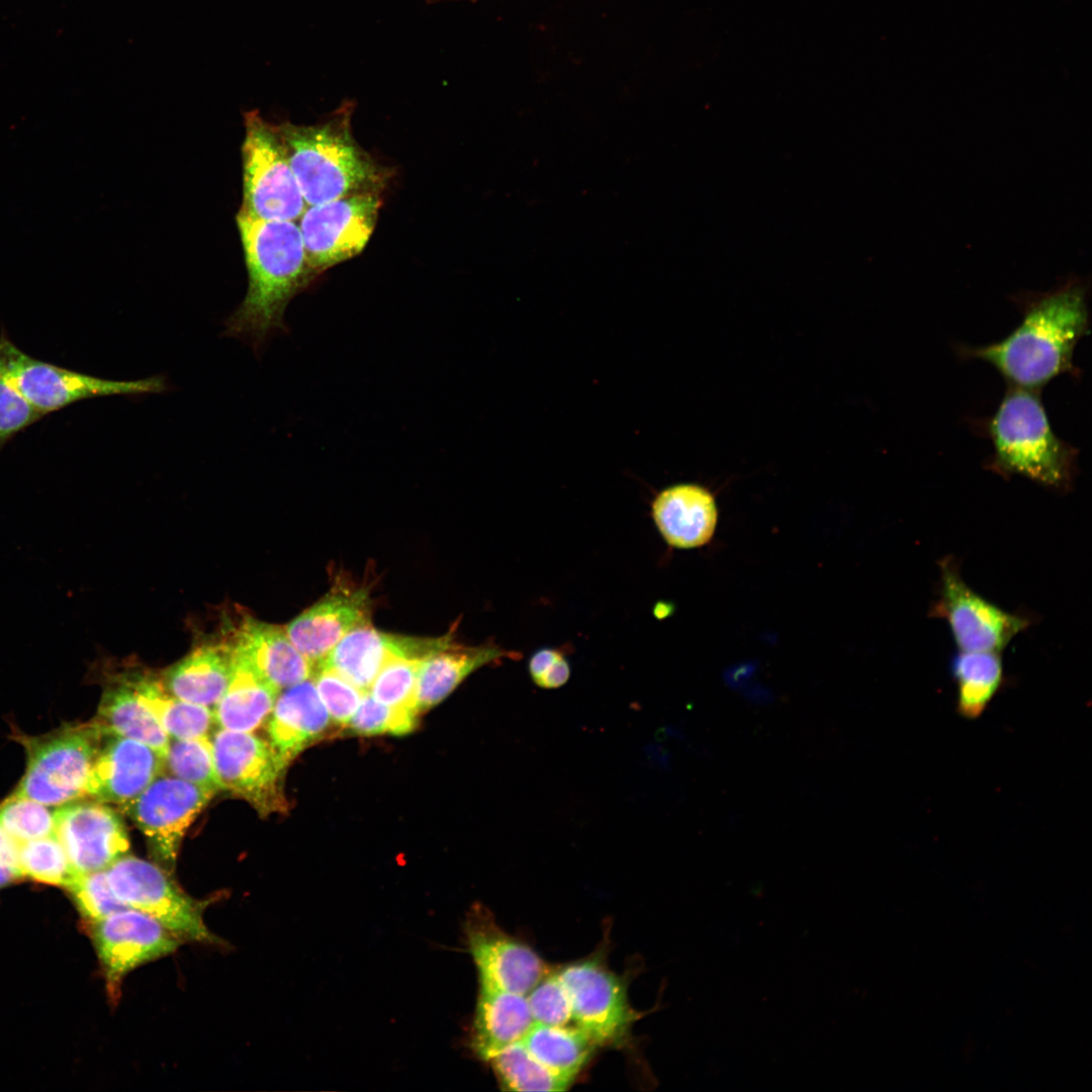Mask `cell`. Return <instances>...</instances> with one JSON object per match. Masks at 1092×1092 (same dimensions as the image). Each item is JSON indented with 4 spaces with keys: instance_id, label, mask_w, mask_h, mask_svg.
Wrapping results in <instances>:
<instances>
[{
    "instance_id": "19",
    "label": "cell",
    "mask_w": 1092,
    "mask_h": 1092,
    "mask_svg": "<svg viewBox=\"0 0 1092 1092\" xmlns=\"http://www.w3.org/2000/svg\"><path fill=\"white\" fill-rule=\"evenodd\" d=\"M107 739L91 768L86 796L122 808L163 772L164 759L141 741L126 737Z\"/></svg>"
},
{
    "instance_id": "13",
    "label": "cell",
    "mask_w": 1092,
    "mask_h": 1092,
    "mask_svg": "<svg viewBox=\"0 0 1092 1092\" xmlns=\"http://www.w3.org/2000/svg\"><path fill=\"white\" fill-rule=\"evenodd\" d=\"M214 795L162 772L122 809L146 836L156 859L170 872L187 829Z\"/></svg>"
},
{
    "instance_id": "40",
    "label": "cell",
    "mask_w": 1092,
    "mask_h": 1092,
    "mask_svg": "<svg viewBox=\"0 0 1092 1092\" xmlns=\"http://www.w3.org/2000/svg\"><path fill=\"white\" fill-rule=\"evenodd\" d=\"M42 417L13 383L0 360V450Z\"/></svg>"
},
{
    "instance_id": "2",
    "label": "cell",
    "mask_w": 1092,
    "mask_h": 1092,
    "mask_svg": "<svg viewBox=\"0 0 1092 1092\" xmlns=\"http://www.w3.org/2000/svg\"><path fill=\"white\" fill-rule=\"evenodd\" d=\"M238 229L248 270V289L225 322V334L259 349L283 329L289 301L307 283L308 268L298 223L240 213Z\"/></svg>"
},
{
    "instance_id": "11",
    "label": "cell",
    "mask_w": 1092,
    "mask_h": 1092,
    "mask_svg": "<svg viewBox=\"0 0 1092 1092\" xmlns=\"http://www.w3.org/2000/svg\"><path fill=\"white\" fill-rule=\"evenodd\" d=\"M380 205L378 195L366 191L306 206L298 228L311 273L360 254L374 231Z\"/></svg>"
},
{
    "instance_id": "10",
    "label": "cell",
    "mask_w": 1092,
    "mask_h": 1092,
    "mask_svg": "<svg viewBox=\"0 0 1092 1092\" xmlns=\"http://www.w3.org/2000/svg\"><path fill=\"white\" fill-rule=\"evenodd\" d=\"M570 998L572 1020L600 1045H620L640 1013L629 1003L627 984L598 956L556 971Z\"/></svg>"
},
{
    "instance_id": "41",
    "label": "cell",
    "mask_w": 1092,
    "mask_h": 1092,
    "mask_svg": "<svg viewBox=\"0 0 1092 1092\" xmlns=\"http://www.w3.org/2000/svg\"><path fill=\"white\" fill-rule=\"evenodd\" d=\"M528 669L533 682L541 689H557L570 676V665L565 653L558 648H542L530 658Z\"/></svg>"
},
{
    "instance_id": "8",
    "label": "cell",
    "mask_w": 1092,
    "mask_h": 1092,
    "mask_svg": "<svg viewBox=\"0 0 1092 1092\" xmlns=\"http://www.w3.org/2000/svg\"><path fill=\"white\" fill-rule=\"evenodd\" d=\"M105 875L125 907L152 916L180 939L218 941L204 923L203 903L181 890L164 868L124 854L105 870Z\"/></svg>"
},
{
    "instance_id": "12",
    "label": "cell",
    "mask_w": 1092,
    "mask_h": 1092,
    "mask_svg": "<svg viewBox=\"0 0 1092 1092\" xmlns=\"http://www.w3.org/2000/svg\"><path fill=\"white\" fill-rule=\"evenodd\" d=\"M210 741L222 790L248 801L262 815L284 808L282 779L287 766L267 740L253 732L218 728Z\"/></svg>"
},
{
    "instance_id": "3",
    "label": "cell",
    "mask_w": 1092,
    "mask_h": 1092,
    "mask_svg": "<svg viewBox=\"0 0 1092 1092\" xmlns=\"http://www.w3.org/2000/svg\"><path fill=\"white\" fill-rule=\"evenodd\" d=\"M993 453L987 467L1019 474L1052 489H1067L1077 450L1054 432L1038 390L1009 386L987 424Z\"/></svg>"
},
{
    "instance_id": "32",
    "label": "cell",
    "mask_w": 1092,
    "mask_h": 1092,
    "mask_svg": "<svg viewBox=\"0 0 1092 1092\" xmlns=\"http://www.w3.org/2000/svg\"><path fill=\"white\" fill-rule=\"evenodd\" d=\"M163 772L215 794L222 790L214 767L210 736L170 738Z\"/></svg>"
},
{
    "instance_id": "36",
    "label": "cell",
    "mask_w": 1092,
    "mask_h": 1092,
    "mask_svg": "<svg viewBox=\"0 0 1092 1092\" xmlns=\"http://www.w3.org/2000/svg\"><path fill=\"white\" fill-rule=\"evenodd\" d=\"M418 714L391 708L365 693L348 726L357 735H405L416 727Z\"/></svg>"
},
{
    "instance_id": "37",
    "label": "cell",
    "mask_w": 1092,
    "mask_h": 1092,
    "mask_svg": "<svg viewBox=\"0 0 1092 1092\" xmlns=\"http://www.w3.org/2000/svg\"><path fill=\"white\" fill-rule=\"evenodd\" d=\"M311 678L334 723L348 725L365 692L334 668L323 664L314 667Z\"/></svg>"
},
{
    "instance_id": "29",
    "label": "cell",
    "mask_w": 1092,
    "mask_h": 1092,
    "mask_svg": "<svg viewBox=\"0 0 1092 1092\" xmlns=\"http://www.w3.org/2000/svg\"><path fill=\"white\" fill-rule=\"evenodd\" d=\"M522 1042L543 1066L572 1081L597 1048L582 1029L570 1025L534 1023Z\"/></svg>"
},
{
    "instance_id": "21",
    "label": "cell",
    "mask_w": 1092,
    "mask_h": 1092,
    "mask_svg": "<svg viewBox=\"0 0 1092 1092\" xmlns=\"http://www.w3.org/2000/svg\"><path fill=\"white\" fill-rule=\"evenodd\" d=\"M651 516L670 547L694 549L712 540L719 514L715 495L708 487L682 482L655 495Z\"/></svg>"
},
{
    "instance_id": "33",
    "label": "cell",
    "mask_w": 1092,
    "mask_h": 1092,
    "mask_svg": "<svg viewBox=\"0 0 1092 1092\" xmlns=\"http://www.w3.org/2000/svg\"><path fill=\"white\" fill-rule=\"evenodd\" d=\"M18 861L23 877L68 888L79 875L55 834L19 843Z\"/></svg>"
},
{
    "instance_id": "16",
    "label": "cell",
    "mask_w": 1092,
    "mask_h": 1092,
    "mask_svg": "<svg viewBox=\"0 0 1092 1092\" xmlns=\"http://www.w3.org/2000/svg\"><path fill=\"white\" fill-rule=\"evenodd\" d=\"M55 835L79 875L105 871L129 848L122 819L100 801L76 800L59 806Z\"/></svg>"
},
{
    "instance_id": "7",
    "label": "cell",
    "mask_w": 1092,
    "mask_h": 1092,
    "mask_svg": "<svg viewBox=\"0 0 1092 1092\" xmlns=\"http://www.w3.org/2000/svg\"><path fill=\"white\" fill-rule=\"evenodd\" d=\"M0 360L13 383L42 416L88 398L166 389L161 377L111 380L44 362L20 350L5 333L0 335Z\"/></svg>"
},
{
    "instance_id": "27",
    "label": "cell",
    "mask_w": 1092,
    "mask_h": 1092,
    "mask_svg": "<svg viewBox=\"0 0 1092 1092\" xmlns=\"http://www.w3.org/2000/svg\"><path fill=\"white\" fill-rule=\"evenodd\" d=\"M280 692L234 657L229 687L212 709L215 725L254 732L268 720Z\"/></svg>"
},
{
    "instance_id": "17",
    "label": "cell",
    "mask_w": 1092,
    "mask_h": 1092,
    "mask_svg": "<svg viewBox=\"0 0 1092 1092\" xmlns=\"http://www.w3.org/2000/svg\"><path fill=\"white\" fill-rule=\"evenodd\" d=\"M454 630L440 637L386 633L371 624L345 635L318 664L334 668L355 687L368 693L380 669L398 657L426 658L455 643ZM317 664V665H318Z\"/></svg>"
},
{
    "instance_id": "24",
    "label": "cell",
    "mask_w": 1092,
    "mask_h": 1092,
    "mask_svg": "<svg viewBox=\"0 0 1092 1092\" xmlns=\"http://www.w3.org/2000/svg\"><path fill=\"white\" fill-rule=\"evenodd\" d=\"M521 653L495 644L450 647L423 659L419 669L416 709L425 712L447 698L470 673L503 659H520Z\"/></svg>"
},
{
    "instance_id": "5",
    "label": "cell",
    "mask_w": 1092,
    "mask_h": 1092,
    "mask_svg": "<svg viewBox=\"0 0 1092 1092\" xmlns=\"http://www.w3.org/2000/svg\"><path fill=\"white\" fill-rule=\"evenodd\" d=\"M101 738L92 722L66 725L40 736L21 735L19 742L26 751V766L13 795L50 807L86 796Z\"/></svg>"
},
{
    "instance_id": "20",
    "label": "cell",
    "mask_w": 1092,
    "mask_h": 1092,
    "mask_svg": "<svg viewBox=\"0 0 1092 1092\" xmlns=\"http://www.w3.org/2000/svg\"><path fill=\"white\" fill-rule=\"evenodd\" d=\"M229 642L238 661L279 691L312 676L313 665L292 644L285 627L246 617Z\"/></svg>"
},
{
    "instance_id": "4",
    "label": "cell",
    "mask_w": 1092,
    "mask_h": 1092,
    "mask_svg": "<svg viewBox=\"0 0 1092 1092\" xmlns=\"http://www.w3.org/2000/svg\"><path fill=\"white\" fill-rule=\"evenodd\" d=\"M306 206L372 191L376 167L349 131L334 122L277 127Z\"/></svg>"
},
{
    "instance_id": "30",
    "label": "cell",
    "mask_w": 1092,
    "mask_h": 1092,
    "mask_svg": "<svg viewBox=\"0 0 1092 1092\" xmlns=\"http://www.w3.org/2000/svg\"><path fill=\"white\" fill-rule=\"evenodd\" d=\"M950 671L958 687V710L968 718L986 709L1003 681L1000 652L959 650Z\"/></svg>"
},
{
    "instance_id": "18",
    "label": "cell",
    "mask_w": 1092,
    "mask_h": 1092,
    "mask_svg": "<svg viewBox=\"0 0 1092 1092\" xmlns=\"http://www.w3.org/2000/svg\"><path fill=\"white\" fill-rule=\"evenodd\" d=\"M372 599L364 585L337 582L286 627L295 648L313 665L357 627L371 624Z\"/></svg>"
},
{
    "instance_id": "6",
    "label": "cell",
    "mask_w": 1092,
    "mask_h": 1092,
    "mask_svg": "<svg viewBox=\"0 0 1092 1092\" xmlns=\"http://www.w3.org/2000/svg\"><path fill=\"white\" fill-rule=\"evenodd\" d=\"M245 126L240 213L260 219L297 220L306 205L277 127L256 111L245 114Z\"/></svg>"
},
{
    "instance_id": "34",
    "label": "cell",
    "mask_w": 1092,
    "mask_h": 1092,
    "mask_svg": "<svg viewBox=\"0 0 1092 1092\" xmlns=\"http://www.w3.org/2000/svg\"><path fill=\"white\" fill-rule=\"evenodd\" d=\"M423 659L407 657L391 659L377 673L368 693L375 700L391 708L419 714L416 709V693Z\"/></svg>"
},
{
    "instance_id": "38",
    "label": "cell",
    "mask_w": 1092,
    "mask_h": 1092,
    "mask_svg": "<svg viewBox=\"0 0 1092 1092\" xmlns=\"http://www.w3.org/2000/svg\"><path fill=\"white\" fill-rule=\"evenodd\" d=\"M67 890L79 912L91 923L127 908L111 889L105 871L78 875Z\"/></svg>"
},
{
    "instance_id": "15",
    "label": "cell",
    "mask_w": 1092,
    "mask_h": 1092,
    "mask_svg": "<svg viewBox=\"0 0 1092 1092\" xmlns=\"http://www.w3.org/2000/svg\"><path fill=\"white\" fill-rule=\"evenodd\" d=\"M92 938L108 996L120 995L123 979L134 969L174 952L180 938L152 916L124 908L92 923Z\"/></svg>"
},
{
    "instance_id": "26",
    "label": "cell",
    "mask_w": 1092,
    "mask_h": 1092,
    "mask_svg": "<svg viewBox=\"0 0 1092 1092\" xmlns=\"http://www.w3.org/2000/svg\"><path fill=\"white\" fill-rule=\"evenodd\" d=\"M103 737H126L155 749L164 759L170 737L135 695L126 674L106 679L96 718L92 721Z\"/></svg>"
},
{
    "instance_id": "31",
    "label": "cell",
    "mask_w": 1092,
    "mask_h": 1092,
    "mask_svg": "<svg viewBox=\"0 0 1092 1092\" xmlns=\"http://www.w3.org/2000/svg\"><path fill=\"white\" fill-rule=\"evenodd\" d=\"M487 1062L505 1090L557 1092L565 1091L574 1082L543 1066L522 1040L503 1049Z\"/></svg>"
},
{
    "instance_id": "1",
    "label": "cell",
    "mask_w": 1092,
    "mask_h": 1092,
    "mask_svg": "<svg viewBox=\"0 0 1092 1092\" xmlns=\"http://www.w3.org/2000/svg\"><path fill=\"white\" fill-rule=\"evenodd\" d=\"M1087 291L1083 279L1070 276L1053 290L1013 295L1020 324L998 342L962 347L961 355L992 365L1009 386L1039 391L1059 375L1076 376L1074 351L1089 331Z\"/></svg>"
},
{
    "instance_id": "25",
    "label": "cell",
    "mask_w": 1092,
    "mask_h": 1092,
    "mask_svg": "<svg viewBox=\"0 0 1092 1092\" xmlns=\"http://www.w3.org/2000/svg\"><path fill=\"white\" fill-rule=\"evenodd\" d=\"M233 669L229 641L203 644L172 665L162 681L176 698L213 709L229 687Z\"/></svg>"
},
{
    "instance_id": "23",
    "label": "cell",
    "mask_w": 1092,
    "mask_h": 1092,
    "mask_svg": "<svg viewBox=\"0 0 1092 1092\" xmlns=\"http://www.w3.org/2000/svg\"><path fill=\"white\" fill-rule=\"evenodd\" d=\"M534 1024L526 995L479 987L470 1048L483 1061L522 1040Z\"/></svg>"
},
{
    "instance_id": "9",
    "label": "cell",
    "mask_w": 1092,
    "mask_h": 1092,
    "mask_svg": "<svg viewBox=\"0 0 1092 1092\" xmlns=\"http://www.w3.org/2000/svg\"><path fill=\"white\" fill-rule=\"evenodd\" d=\"M938 595L930 615L944 620L960 651L1001 652L1030 620L1009 613L972 589L952 558L939 563Z\"/></svg>"
},
{
    "instance_id": "14",
    "label": "cell",
    "mask_w": 1092,
    "mask_h": 1092,
    "mask_svg": "<svg viewBox=\"0 0 1092 1092\" xmlns=\"http://www.w3.org/2000/svg\"><path fill=\"white\" fill-rule=\"evenodd\" d=\"M464 931L479 987L527 995L549 972L542 958L530 945L503 930L483 905L469 909Z\"/></svg>"
},
{
    "instance_id": "35",
    "label": "cell",
    "mask_w": 1092,
    "mask_h": 1092,
    "mask_svg": "<svg viewBox=\"0 0 1092 1092\" xmlns=\"http://www.w3.org/2000/svg\"><path fill=\"white\" fill-rule=\"evenodd\" d=\"M0 827L19 843L49 836L55 834V810L12 794L0 804Z\"/></svg>"
},
{
    "instance_id": "39",
    "label": "cell",
    "mask_w": 1092,
    "mask_h": 1092,
    "mask_svg": "<svg viewBox=\"0 0 1092 1092\" xmlns=\"http://www.w3.org/2000/svg\"><path fill=\"white\" fill-rule=\"evenodd\" d=\"M534 1023L569 1025L570 998L557 972H548L526 995Z\"/></svg>"
},
{
    "instance_id": "22",
    "label": "cell",
    "mask_w": 1092,
    "mask_h": 1092,
    "mask_svg": "<svg viewBox=\"0 0 1092 1092\" xmlns=\"http://www.w3.org/2000/svg\"><path fill=\"white\" fill-rule=\"evenodd\" d=\"M267 721V741L287 766L324 736L331 717L310 677L282 690Z\"/></svg>"
},
{
    "instance_id": "28",
    "label": "cell",
    "mask_w": 1092,
    "mask_h": 1092,
    "mask_svg": "<svg viewBox=\"0 0 1092 1092\" xmlns=\"http://www.w3.org/2000/svg\"><path fill=\"white\" fill-rule=\"evenodd\" d=\"M142 704L172 739L210 736L215 724L212 709L171 695L159 680L146 674H126Z\"/></svg>"
},
{
    "instance_id": "42",
    "label": "cell",
    "mask_w": 1092,
    "mask_h": 1092,
    "mask_svg": "<svg viewBox=\"0 0 1092 1092\" xmlns=\"http://www.w3.org/2000/svg\"><path fill=\"white\" fill-rule=\"evenodd\" d=\"M18 851L19 842L0 827V889L23 878Z\"/></svg>"
}]
</instances>
